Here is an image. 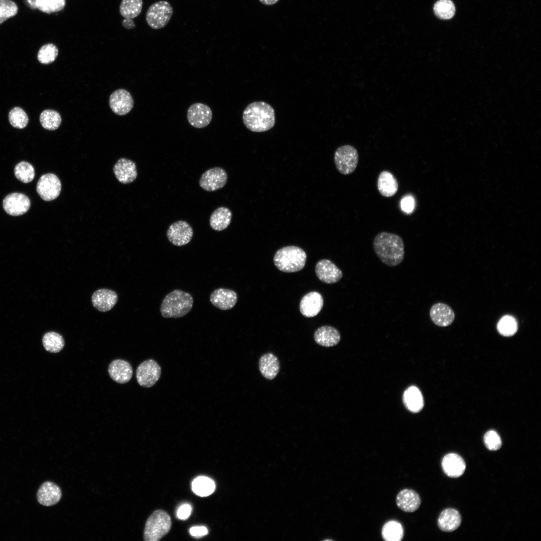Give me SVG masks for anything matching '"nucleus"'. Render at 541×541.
I'll use <instances>...</instances> for the list:
<instances>
[{"label":"nucleus","instance_id":"2","mask_svg":"<svg viewBox=\"0 0 541 541\" xmlns=\"http://www.w3.org/2000/svg\"><path fill=\"white\" fill-rule=\"evenodd\" d=\"M242 120L245 127L252 132L266 131L275 124V111L264 102H254L248 104L243 111Z\"/></svg>","mask_w":541,"mask_h":541},{"label":"nucleus","instance_id":"41","mask_svg":"<svg viewBox=\"0 0 541 541\" xmlns=\"http://www.w3.org/2000/svg\"><path fill=\"white\" fill-rule=\"evenodd\" d=\"M9 119L13 127L19 129L26 127L29 121L27 114L20 107H15L10 111Z\"/></svg>","mask_w":541,"mask_h":541},{"label":"nucleus","instance_id":"23","mask_svg":"<svg viewBox=\"0 0 541 541\" xmlns=\"http://www.w3.org/2000/svg\"><path fill=\"white\" fill-rule=\"evenodd\" d=\"M396 502L398 507L403 511L413 512L419 507L421 499L415 490L406 488L398 493Z\"/></svg>","mask_w":541,"mask_h":541},{"label":"nucleus","instance_id":"29","mask_svg":"<svg viewBox=\"0 0 541 541\" xmlns=\"http://www.w3.org/2000/svg\"><path fill=\"white\" fill-rule=\"evenodd\" d=\"M25 5L32 9H38L46 14L62 11L65 6V0H24Z\"/></svg>","mask_w":541,"mask_h":541},{"label":"nucleus","instance_id":"32","mask_svg":"<svg viewBox=\"0 0 541 541\" xmlns=\"http://www.w3.org/2000/svg\"><path fill=\"white\" fill-rule=\"evenodd\" d=\"M215 488L214 482L211 478L200 476L195 478L192 483V489L197 495L204 497L212 494Z\"/></svg>","mask_w":541,"mask_h":541},{"label":"nucleus","instance_id":"37","mask_svg":"<svg viewBox=\"0 0 541 541\" xmlns=\"http://www.w3.org/2000/svg\"><path fill=\"white\" fill-rule=\"evenodd\" d=\"M498 332L503 336L510 337L517 331V323L513 317L505 315L502 317L497 324Z\"/></svg>","mask_w":541,"mask_h":541},{"label":"nucleus","instance_id":"33","mask_svg":"<svg viewBox=\"0 0 541 541\" xmlns=\"http://www.w3.org/2000/svg\"><path fill=\"white\" fill-rule=\"evenodd\" d=\"M42 343L47 351L54 353L60 352L65 346L62 336L55 332L46 333L43 337Z\"/></svg>","mask_w":541,"mask_h":541},{"label":"nucleus","instance_id":"42","mask_svg":"<svg viewBox=\"0 0 541 541\" xmlns=\"http://www.w3.org/2000/svg\"><path fill=\"white\" fill-rule=\"evenodd\" d=\"M18 12L17 4L12 0H0V25L16 16Z\"/></svg>","mask_w":541,"mask_h":541},{"label":"nucleus","instance_id":"22","mask_svg":"<svg viewBox=\"0 0 541 541\" xmlns=\"http://www.w3.org/2000/svg\"><path fill=\"white\" fill-rule=\"evenodd\" d=\"M108 372L110 377L117 383L124 384L129 382L133 375L132 368L128 362L116 359L109 364Z\"/></svg>","mask_w":541,"mask_h":541},{"label":"nucleus","instance_id":"14","mask_svg":"<svg viewBox=\"0 0 541 541\" xmlns=\"http://www.w3.org/2000/svg\"><path fill=\"white\" fill-rule=\"evenodd\" d=\"M316 274L318 279L326 284H335L343 277L342 270L329 259L319 260L315 266Z\"/></svg>","mask_w":541,"mask_h":541},{"label":"nucleus","instance_id":"40","mask_svg":"<svg viewBox=\"0 0 541 541\" xmlns=\"http://www.w3.org/2000/svg\"><path fill=\"white\" fill-rule=\"evenodd\" d=\"M58 55V49L53 44L43 45L39 50L37 58L43 64H49L53 62Z\"/></svg>","mask_w":541,"mask_h":541},{"label":"nucleus","instance_id":"19","mask_svg":"<svg viewBox=\"0 0 541 541\" xmlns=\"http://www.w3.org/2000/svg\"><path fill=\"white\" fill-rule=\"evenodd\" d=\"M118 301V296L113 290L101 289L95 291L92 296L93 306L99 311L105 312L111 310Z\"/></svg>","mask_w":541,"mask_h":541},{"label":"nucleus","instance_id":"24","mask_svg":"<svg viewBox=\"0 0 541 541\" xmlns=\"http://www.w3.org/2000/svg\"><path fill=\"white\" fill-rule=\"evenodd\" d=\"M442 467L444 473L451 477H458L465 470V463L463 458L455 453L446 454L442 459Z\"/></svg>","mask_w":541,"mask_h":541},{"label":"nucleus","instance_id":"39","mask_svg":"<svg viewBox=\"0 0 541 541\" xmlns=\"http://www.w3.org/2000/svg\"><path fill=\"white\" fill-rule=\"evenodd\" d=\"M15 175L21 181L27 183L32 181L35 177V170L33 166L25 161L19 163L15 167Z\"/></svg>","mask_w":541,"mask_h":541},{"label":"nucleus","instance_id":"5","mask_svg":"<svg viewBox=\"0 0 541 541\" xmlns=\"http://www.w3.org/2000/svg\"><path fill=\"white\" fill-rule=\"evenodd\" d=\"M171 527V520L165 511H154L147 519L144 530L143 538L145 541H158L165 535Z\"/></svg>","mask_w":541,"mask_h":541},{"label":"nucleus","instance_id":"8","mask_svg":"<svg viewBox=\"0 0 541 541\" xmlns=\"http://www.w3.org/2000/svg\"><path fill=\"white\" fill-rule=\"evenodd\" d=\"M161 375V368L154 360L143 361L137 367L136 376L138 384L144 387L153 386Z\"/></svg>","mask_w":541,"mask_h":541},{"label":"nucleus","instance_id":"44","mask_svg":"<svg viewBox=\"0 0 541 541\" xmlns=\"http://www.w3.org/2000/svg\"><path fill=\"white\" fill-rule=\"evenodd\" d=\"M400 204L401 209L406 213H410L414 208L415 201L412 196L407 195L402 199Z\"/></svg>","mask_w":541,"mask_h":541},{"label":"nucleus","instance_id":"27","mask_svg":"<svg viewBox=\"0 0 541 541\" xmlns=\"http://www.w3.org/2000/svg\"><path fill=\"white\" fill-rule=\"evenodd\" d=\"M378 190L381 195L386 197L394 196L398 189V183L394 176L388 171H383L377 179Z\"/></svg>","mask_w":541,"mask_h":541},{"label":"nucleus","instance_id":"26","mask_svg":"<svg viewBox=\"0 0 541 541\" xmlns=\"http://www.w3.org/2000/svg\"><path fill=\"white\" fill-rule=\"evenodd\" d=\"M258 367L260 373L265 379H274L280 370L278 358L274 354L268 353L262 355L259 360Z\"/></svg>","mask_w":541,"mask_h":541},{"label":"nucleus","instance_id":"17","mask_svg":"<svg viewBox=\"0 0 541 541\" xmlns=\"http://www.w3.org/2000/svg\"><path fill=\"white\" fill-rule=\"evenodd\" d=\"M323 304L322 295L317 292H311L302 298L300 304V311L305 317H313L320 312Z\"/></svg>","mask_w":541,"mask_h":541},{"label":"nucleus","instance_id":"15","mask_svg":"<svg viewBox=\"0 0 541 541\" xmlns=\"http://www.w3.org/2000/svg\"><path fill=\"white\" fill-rule=\"evenodd\" d=\"M133 104L131 94L124 89L117 90L110 96V107L113 112L118 115H124L129 113L133 108Z\"/></svg>","mask_w":541,"mask_h":541},{"label":"nucleus","instance_id":"25","mask_svg":"<svg viewBox=\"0 0 541 541\" xmlns=\"http://www.w3.org/2000/svg\"><path fill=\"white\" fill-rule=\"evenodd\" d=\"M314 338L318 345L325 347H331L339 343L341 336L336 328L330 326H324L316 331Z\"/></svg>","mask_w":541,"mask_h":541},{"label":"nucleus","instance_id":"7","mask_svg":"<svg viewBox=\"0 0 541 541\" xmlns=\"http://www.w3.org/2000/svg\"><path fill=\"white\" fill-rule=\"evenodd\" d=\"M173 14L170 4L165 1H160L151 5L146 14L147 24L153 29L164 27L169 22Z\"/></svg>","mask_w":541,"mask_h":541},{"label":"nucleus","instance_id":"28","mask_svg":"<svg viewBox=\"0 0 541 541\" xmlns=\"http://www.w3.org/2000/svg\"><path fill=\"white\" fill-rule=\"evenodd\" d=\"M461 521L460 515L456 510L447 508L440 513L438 518V525L442 531L450 532L456 529Z\"/></svg>","mask_w":541,"mask_h":541},{"label":"nucleus","instance_id":"46","mask_svg":"<svg viewBox=\"0 0 541 541\" xmlns=\"http://www.w3.org/2000/svg\"><path fill=\"white\" fill-rule=\"evenodd\" d=\"M190 533L194 536L200 537L208 533L207 528L204 526H193L189 530Z\"/></svg>","mask_w":541,"mask_h":541},{"label":"nucleus","instance_id":"20","mask_svg":"<svg viewBox=\"0 0 541 541\" xmlns=\"http://www.w3.org/2000/svg\"><path fill=\"white\" fill-rule=\"evenodd\" d=\"M429 315L433 323L439 327H447L454 321L455 314L447 305L438 303L433 305L430 310Z\"/></svg>","mask_w":541,"mask_h":541},{"label":"nucleus","instance_id":"35","mask_svg":"<svg viewBox=\"0 0 541 541\" xmlns=\"http://www.w3.org/2000/svg\"><path fill=\"white\" fill-rule=\"evenodd\" d=\"M142 0H122L119 7L121 15L125 19H134L140 14Z\"/></svg>","mask_w":541,"mask_h":541},{"label":"nucleus","instance_id":"13","mask_svg":"<svg viewBox=\"0 0 541 541\" xmlns=\"http://www.w3.org/2000/svg\"><path fill=\"white\" fill-rule=\"evenodd\" d=\"M3 208L9 214L21 215L28 211L31 202L26 195L21 193H13L7 195L3 200Z\"/></svg>","mask_w":541,"mask_h":541},{"label":"nucleus","instance_id":"11","mask_svg":"<svg viewBox=\"0 0 541 541\" xmlns=\"http://www.w3.org/2000/svg\"><path fill=\"white\" fill-rule=\"evenodd\" d=\"M227 181V174L221 167H214L205 171L199 179V185L207 191H214L223 187Z\"/></svg>","mask_w":541,"mask_h":541},{"label":"nucleus","instance_id":"45","mask_svg":"<svg viewBox=\"0 0 541 541\" xmlns=\"http://www.w3.org/2000/svg\"><path fill=\"white\" fill-rule=\"evenodd\" d=\"M192 507L189 504H182L177 510V517L181 519H186L189 516Z\"/></svg>","mask_w":541,"mask_h":541},{"label":"nucleus","instance_id":"16","mask_svg":"<svg viewBox=\"0 0 541 541\" xmlns=\"http://www.w3.org/2000/svg\"><path fill=\"white\" fill-rule=\"evenodd\" d=\"M211 303L220 310H228L235 305L237 296L233 290L220 288L214 290L210 294Z\"/></svg>","mask_w":541,"mask_h":541},{"label":"nucleus","instance_id":"4","mask_svg":"<svg viewBox=\"0 0 541 541\" xmlns=\"http://www.w3.org/2000/svg\"><path fill=\"white\" fill-rule=\"evenodd\" d=\"M306 259V253L303 249L292 245L279 249L275 254L274 262L280 270L294 273L303 268Z\"/></svg>","mask_w":541,"mask_h":541},{"label":"nucleus","instance_id":"9","mask_svg":"<svg viewBox=\"0 0 541 541\" xmlns=\"http://www.w3.org/2000/svg\"><path fill=\"white\" fill-rule=\"evenodd\" d=\"M166 234L168 240L172 244L181 246L190 242L193 235V230L187 222L178 220L169 226Z\"/></svg>","mask_w":541,"mask_h":541},{"label":"nucleus","instance_id":"48","mask_svg":"<svg viewBox=\"0 0 541 541\" xmlns=\"http://www.w3.org/2000/svg\"><path fill=\"white\" fill-rule=\"evenodd\" d=\"M262 4L270 6L273 5L278 2L279 0H259Z\"/></svg>","mask_w":541,"mask_h":541},{"label":"nucleus","instance_id":"43","mask_svg":"<svg viewBox=\"0 0 541 541\" xmlns=\"http://www.w3.org/2000/svg\"><path fill=\"white\" fill-rule=\"evenodd\" d=\"M483 441L485 445L489 450H497L501 446L500 437L497 433L494 430L487 431L484 436Z\"/></svg>","mask_w":541,"mask_h":541},{"label":"nucleus","instance_id":"1","mask_svg":"<svg viewBox=\"0 0 541 541\" xmlns=\"http://www.w3.org/2000/svg\"><path fill=\"white\" fill-rule=\"evenodd\" d=\"M373 245L378 258L388 266H397L404 259V243L401 236L397 234L381 232L375 237Z\"/></svg>","mask_w":541,"mask_h":541},{"label":"nucleus","instance_id":"34","mask_svg":"<svg viewBox=\"0 0 541 541\" xmlns=\"http://www.w3.org/2000/svg\"><path fill=\"white\" fill-rule=\"evenodd\" d=\"M404 535L403 527L400 523L395 520H390L383 525L382 535L386 541H400Z\"/></svg>","mask_w":541,"mask_h":541},{"label":"nucleus","instance_id":"3","mask_svg":"<svg viewBox=\"0 0 541 541\" xmlns=\"http://www.w3.org/2000/svg\"><path fill=\"white\" fill-rule=\"evenodd\" d=\"M193 304V299L189 293L174 290L163 299L160 305V313L165 318H181L190 312Z\"/></svg>","mask_w":541,"mask_h":541},{"label":"nucleus","instance_id":"31","mask_svg":"<svg viewBox=\"0 0 541 541\" xmlns=\"http://www.w3.org/2000/svg\"><path fill=\"white\" fill-rule=\"evenodd\" d=\"M403 400L406 407L412 412L417 413L423 407L424 402L422 394L415 386H411L405 390Z\"/></svg>","mask_w":541,"mask_h":541},{"label":"nucleus","instance_id":"18","mask_svg":"<svg viewBox=\"0 0 541 541\" xmlns=\"http://www.w3.org/2000/svg\"><path fill=\"white\" fill-rule=\"evenodd\" d=\"M62 491L55 483L47 481L43 483L39 487L37 498L41 504L50 506L57 504L61 499Z\"/></svg>","mask_w":541,"mask_h":541},{"label":"nucleus","instance_id":"30","mask_svg":"<svg viewBox=\"0 0 541 541\" xmlns=\"http://www.w3.org/2000/svg\"><path fill=\"white\" fill-rule=\"evenodd\" d=\"M232 212L226 207L221 206L215 209L209 218L211 227L216 231H222L226 228L230 223Z\"/></svg>","mask_w":541,"mask_h":541},{"label":"nucleus","instance_id":"21","mask_svg":"<svg viewBox=\"0 0 541 541\" xmlns=\"http://www.w3.org/2000/svg\"><path fill=\"white\" fill-rule=\"evenodd\" d=\"M113 171L117 179L123 184L133 182L137 175L136 164L126 158L118 160L113 167Z\"/></svg>","mask_w":541,"mask_h":541},{"label":"nucleus","instance_id":"36","mask_svg":"<svg viewBox=\"0 0 541 541\" xmlns=\"http://www.w3.org/2000/svg\"><path fill=\"white\" fill-rule=\"evenodd\" d=\"M40 121L43 128L49 130H56L61 123L60 114L54 110H45L42 112Z\"/></svg>","mask_w":541,"mask_h":541},{"label":"nucleus","instance_id":"10","mask_svg":"<svg viewBox=\"0 0 541 541\" xmlns=\"http://www.w3.org/2000/svg\"><path fill=\"white\" fill-rule=\"evenodd\" d=\"M61 190V183L59 178L54 174L47 173L42 175L37 185V191L45 201L56 199Z\"/></svg>","mask_w":541,"mask_h":541},{"label":"nucleus","instance_id":"12","mask_svg":"<svg viewBox=\"0 0 541 541\" xmlns=\"http://www.w3.org/2000/svg\"><path fill=\"white\" fill-rule=\"evenodd\" d=\"M187 118L189 124L196 128H202L209 124L212 118L210 107L201 103L192 104L188 108Z\"/></svg>","mask_w":541,"mask_h":541},{"label":"nucleus","instance_id":"38","mask_svg":"<svg viewBox=\"0 0 541 541\" xmlns=\"http://www.w3.org/2000/svg\"><path fill=\"white\" fill-rule=\"evenodd\" d=\"M434 12L440 19L447 20L453 17L455 8L450 0H439L434 6Z\"/></svg>","mask_w":541,"mask_h":541},{"label":"nucleus","instance_id":"47","mask_svg":"<svg viewBox=\"0 0 541 541\" xmlns=\"http://www.w3.org/2000/svg\"><path fill=\"white\" fill-rule=\"evenodd\" d=\"M123 26L127 29H130L135 27L133 21L130 19H125L122 22Z\"/></svg>","mask_w":541,"mask_h":541},{"label":"nucleus","instance_id":"6","mask_svg":"<svg viewBox=\"0 0 541 541\" xmlns=\"http://www.w3.org/2000/svg\"><path fill=\"white\" fill-rule=\"evenodd\" d=\"M359 161L356 149L352 145H345L338 147L334 154V162L338 171L344 175H349L356 170Z\"/></svg>","mask_w":541,"mask_h":541}]
</instances>
